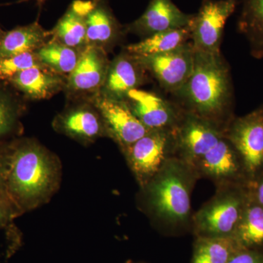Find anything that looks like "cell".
Wrapping results in <instances>:
<instances>
[{
  "label": "cell",
  "mask_w": 263,
  "mask_h": 263,
  "mask_svg": "<svg viewBox=\"0 0 263 263\" xmlns=\"http://www.w3.org/2000/svg\"><path fill=\"white\" fill-rule=\"evenodd\" d=\"M238 32L245 36L254 58H263V0H242Z\"/></svg>",
  "instance_id": "44dd1931"
},
{
  "label": "cell",
  "mask_w": 263,
  "mask_h": 263,
  "mask_svg": "<svg viewBox=\"0 0 263 263\" xmlns=\"http://www.w3.org/2000/svg\"><path fill=\"white\" fill-rule=\"evenodd\" d=\"M51 38V32L45 30L37 22L3 32L0 35V60L37 51Z\"/></svg>",
  "instance_id": "d6986e66"
},
{
  "label": "cell",
  "mask_w": 263,
  "mask_h": 263,
  "mask_svg": "<svg viewBox=\"0 0 263 263\" xmlns=\"http://www.w3.org/2000/svg\"><path fill=\"white\" fill-rule=\"evenodd\" d=\"M238 0H203L198 13L194 14L191 41L195 51L221 53L224 26L234 13Z\"/></svg>",
  "instance_id": "52a82bcc"
},
{
  "label": "cell",
  "mask_w": 263,
  "mask_h": 263,
  "mask_svg": "<svg viewBox=\"0 0 263 263\" xmlns=\"http://www.w3.org/2000/svg\"><path fill=\"white\" fill-rule=\"evenodd\" d=\"M87 46L110 47L121 35V27L106 5L95 2L86 15Z\"/></svg>",
  "instance_id": "ffe728a7"
},
{
  "label": "cell",
  "mask_w": 263,
  "mask_h": 263,
  "mask_svg": "<svg viewBox=\"0 0 263 263\" xmlns=\"http://www.w3.org/2000/svg\"><path fill=\"white\" fill-rule=\"evenodd\" d=\"M19 216L20 214L8 195L0 194V229L8 226Z\"/></svg>",
  "instance_id": "83f0119b"
},
{
  "label": "cell",
  "mask_w": 263,
  "mask_h": 263,
  "mask_svg": "<svg viewBox=\"0 0 263 263\" xmlns=\"http://www.w3.org/2000/svg\"><path fill=\"white\" fill-rule=\"evenodd\" d=\"M224 134V130L215 124L183 111L174 129L176 156L194 167Z\"/></svg>",
  "instance_id": "ba28073f"
},
{
  "label": "cell",
  "mask_w": 263,
  "mask_h": 263,
  "mask_svg": "<svg viewBox=\"0 0 263 263\" xmlns=\"http://www.w3.org/2000/svg\"><path fill=\"white\" fill-rule=\"evenodd\" d=\"M234 237L245 249H263V207L254 197L252 185Z\"/></svg>",
  "instance_id": "cb8c5ba5"
},
{
  "label": "cell",
  "mask_w": 263,
  "mask_h": 263,
  "mask_svg": "<svg viewBox=\"0 0 263 263\" xmlns=\"http://www.w3.org/2000/svg\"><path fill=\"white\" fill-rule=\"evenodd\" d=\"M82 51L65 46L51 38L36 53L45 67L60 75L67 76V78L76 68Z\"/></svg>",
  "instance_id": "484cf974"
},
{
  "label": "cell",
  "mask_w": 263,
  "mask_h": 263,
  "mask_svg": "<svg viewBox=\"0 0 263 263\" xmlns=\"http://www.w3.org/2000/svg\"><path fill=\"white\" fill-rule=\"evenodd\" d=\"M60 179L59 159L39 142L30 138L10 141L6 193L20 216L47 202Z\"/></svg>",
  "instance_id": "7a4b0ae2"
},
{
  "label": "cell",
  "mask_w": 263,
  "mask_h": 263,
  "mask_svg": "<svg viewBox=\"0 0 263 263\" xmlns=\"http://www.w3.org/2000/svg\"><path fill=\"white\" fill-rule=\"evenodd\" d=\"M174 95V103L183 112L205 119L224 132L235 117L230 69L221 53L195 50L191 76Z\"/></svg>",
  "instance_id": "6da1fadb"
},
{
  "label": "cell",
  "mask_w": 263,
  "mask_h": 263,
  "mask_svg": "<svg viewBox=\"0 0 263 263\" xmlns=\"http://www.w3.org/2000/svg\"><path fill=\"white\" fill-rule=\"evenodd\" d=\"M13 89L8 81L0 80V141L22 133L24 103Z\"/></svg>",
  "instance_id": "d4e9b609"
},
{
  "label": "cell",
  "mask_w": 263,
  "mask_h": 263,
  "mask_svg": "<svg viewBox=\"0 0 263 263\" xmlns=\"http://www.w3.org/2000/svg\"><path fill=\"white\" fill-rule=\"evenodd\" d=\"M6 81L25 98L45 100L65 88L67 79L45 66H41L18 72Z\"/></svg>",
  "instance_id": "e0dca14e"
},
{
  "label": "cell",
  "mask_w": 263,
  "mask_h": 263,
  "mask_svg": "<svg viewBox=\"0 0 263 263\" xmlns=\"http://www.w3.org/2000/svg\"><path fill=\"white\" fill-rule=\"evenodd\" d=\"M110 62L103 48L87 46L83 50L73 71L67 76L66 89L73 95L100 92Z\"/></svg>",
  "instance_id": "5bb4252c"
},
{
  "label": "cell",
  "mask_w": 263,
  "mask_h": 263,
  "mask_svg": "<svg viewBox=\"0 0 263 263\" xmlns=\"http://www.w3.org/2000/svg\"><path fill=\"white\" fill-rule=\"evenodd\" d=\"M122 151L137 181L143 187L170 158L176 156L174 130H149Z\"/></svg>",
  "instance_id": "5b68a950"
},
{
  "label": "cell",
  "mask_w": 263,
  "mask_h": 263,
  "mask_svg": "<svg viewBox=\"0 0 263 263\" xmlns=\"http://www.w3.org/2000/svg\"><path fill=\"white\" fill-rule=\"evenodd\" d=\"M199 179L193 166L175 156L141 188L147 214L163 231L191 228V194Z\"/></svg>",
  "instance_id": "3957f363"
},
{
  "label": "cell",
  "mask_w": 263,
  "mask_h": 263,
  "mask_svg": "<svg viewBox=\"0 0 263 263\" xmlns=\"http://www.w3.org/2000/svg\"><path fill=\"white\" fill-rule=\"evenodd\" d=\"M37 3H39L40 5L43 4L46 0H37Z\"/></svg>",
  "instance_id": "1f68e13d"
},
{
  "label": "cell",
  "mask_w": 263,
  "mask_h": 263,
  "mask_svg": "<svg viewBox=\"0 0 263 263\" xmlns=\"http://www.w3.org/2000/svg\"><path fill=\"white\" fill-rule=\"evenodd\" d=\"M191 40L190 25L155 33L140 42L129 45L125 51L136 57H148L177 49Z\"/></svg>",
  "instance_id": "7402d4cb"
},
{
  "label": "cell",
  "mask_w": 263,
  "mask_h": 263,
  "mask_svg": "<svg viewBox=\"0 0 263 263\" xmlns=\"http://www.w3.org/2000/svg\"><path fill=\"white\" fill-rule=\"evenodd\" d=\"M123 100L149 130H174L182 117L183 110L174 102L138 88L130 90Z\"/></svg>",
  "instance_id": "8fae6325"
},
{
  "label": "cell",
  "mask_w": 263,
  "mask_h": 263,
  "mask_svg": "<svg viewBox=\"0 0 263 263\" xmlns=\"http://www.w3.org/2000/svg\"><path fill=\"white\" fill-rule=\"evenodd\" d=\"M252 190L256 200L263 207V174L253 183Z\"/></svg>",
  "instance_id": "4dcf8cb0"
},
{
  "label": "cell",
  "mask_w": 263,
  "mask_h": 263,
  "mask_svg": "<svg viewBox=\"0 0 263 263\" xmlns=\"http://www.w3.org/2000/svg\"><path fill=\"white\" fill-rule=\"evenodd\" d=\"M252 184L221 185L214 196L192 217L191 228L195 237L234 236Z\"/></svg>",
  "instance_id": "277c9868"
},
{
  "label": "cell",
  "mask_w": 263,
  "mask_h": 263,
  "mask_svg": "<svg viewBox=\"0 0 263 263\" xmlns=\"http://www.w3.org/2000/svg\"><path fill=\"white\" fill-rule=\"evenodd\" d=\"M146 72L136 56L124 51L110 62L105 82L98 93L123 100L130 90L138 89L146 81Z\"/></svg>",
  "instance_id": "2e32d148"
},
{
  "label": "cell",
  "mask_w": 263,
  "mask_h": 263,
  "mask_svg": "<svg viewBox=\"0 0 263 263\" xmlns=\"http://www.w3.org/2000/svg\"><path fill=\"white\" fill-rule=\"evenodd\" d=\"M95 1L76 0L51 31L52 39L83 51L87 47L86 15Z\"/></svg>",
  "instance_id": "ac0fdd59"
},
{
  "label": "cell",
  "mask_w": 263,
  "mask_h": 263,
  "mask_svg": "<svg viewBox=\"0 0 263 263\" xmlns=\"http://www.w3.org/2000/svg\"><path fill=\"white\" fill-rule=\"evenodd\" d=\"M44 66L40 61L37 53L27 52L0 60V80L8 81L18 72L34 67Z\"/></svg>",
  "instance_id": "4316f807"
},
{
  "label": "cell",
  "mask_w": 263,
  "mask_h": 263,
  "mask_svg": "<svg viewBox=\"0 0 263 263\" xmlns=\"http://www.w3.org/2000/svg\"><path fill=\"white\" fill-rule=\"evenodd\" d=\"M91 103L103 118L109 138L121 149L130 146L149 131L131 111L124 100H114L98 93Z\"/></svg>",
  "instance_id": "7c38bea8"
},
{
  "label": "cell",
  "mask_w": 263,
  "mask_h": 263,
  "mask_svg": "<svg viewBox=\"0 0 263 263\" xmlns=\"http://www.w3.org/2000/svg\"><path fill=\"white\" fill-rule=\"evenodd\" d=\"M224 137L243 159L252 183L263 174V104L243 117H235Z\"/></svg>",
  "instance_id": "8992f818"
},
{
  "label": "cell",
  "mask_w": 263,
  "mask_h": 263,
  "mask_svg": "<svg viewBox=\"0 0 263 263\" xmlns=\"http://www.w3.org/2000/svg\"><path fill=\"white\" fill-rule=\"evenodd\" d=\"M9 158L10 141H0V194L5 195Z\"/></svg>",
  "instance_id": "f1b7e54d"
},
{
  "label": "cell",
  "mask_w": 263,
  "mask_h": 263,
  "mask_svg": "<svg viewBox=\"0 0 263 263\" xmlns=\"http://www.w3.org/2000/svg\"><path fill=\"white\" fill-rule=\"evenodd\" d=\"M193 16L183 13L172 0H152L144 13L127 29L146 37L155 33L187 27Z\"/></svg>",
  "instance_id": "9a60e30c"
},
{
  "label": "cell",
  "mask_w": 263,
  "mask_h": 263,
  "mask_svg": "<svg viewBox=\"0 0 263 263\" xmlns=\"http://www.w3.org/2000/svg\"><path fill=\"white\" fill-rule=\"evenodd\" d=\"M136 57L164 90L174 95L182 88L191 76L195 49L192 43L188 42L167 53Z\"/></svg>",
  "instance_id": "30bf717a"
},
{
  "label": "cell",
  "mask_w": 263,
  "mask_h": 263,
  "mask_svg": "<svg viewBox=\"0 0 263 263\" xmlns=\"http://www.w3.org/2000/svg\"><path fill=\"white\" fill-rule=\"evenodd\" d=\"M228 263H263V249H243Z\"/></svg>",
  "instance_id": "f546056e"
},
{
  "label": "cell",
  "mask_w": 263,
  "mask_h": 263,
  "mask_svg": "<svg viewBox=\"0 0 263 263\" xmlns=\"http://www.w3.org/2000/svg\"><path fill=\"white\" fill-rule=\"evenodd\" d=\"M199 177L212 180L216 186L236 183H253L249 178L243 159L226 137L194 167Z\"/></svg>",
  "instance_id": "9c48e42d"
},
{
  "label": "cell",
  "mask_w": 263,
  "mask_h": 263,
  "mask_svg": "<svg viewBox=\"0 0 263 263\" xmlns=\"http://www.w3.org/2000/svg\"><path fill=\"white\" fill-rule=\"evenodd\" d=\"M3 32H4V31H3V29L0 28V35H1L2 34H3Z\"/></svg>",
  "instance_id": "d6a6232c"
},
{
  "label": "cell",
  "mask_w": 263,
  "mask_h": 263,
  "mask_svg": "<svg viewBox=\"0 0 263 263\" xmlns=\"http://www.w3.org/2000/svg\"><path fill=\"white\" fill-rule=\"evenodd\" d=\"M243 249L234 236L196 237L192 263H228Z\"/></svg>",
  "instance_id": "603a6c76"
},
{
  "label": "cell",
  "mask_w": 263,
  "mask_h": 263,
  "mask_svg": "<svg viewBox=\"0 0 263 263\" xmlns=\"http://www.w3.org/2000/svg\"><path fill=\"white\" fill-rule=\"evenodd\" d=\"M53 127L58 133L84 144L108 137L103 118L91 103L71 107L59 114L53 120Z\"/></svg>",
  "instance_id": "4fadbf2b"
}]
</instances>
